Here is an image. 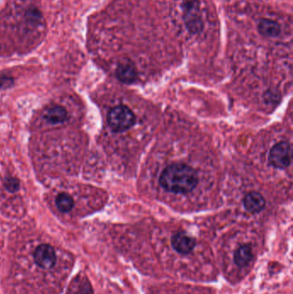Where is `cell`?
Here are the masks:
<instances>
[{
	"label": "cell",
	"instance_id": "9c48e42d",
	"mask_svg": "<svg viewBox=\"0 0 293 294\" xmlns=\"http://www.w3.org/2000/svg\"><path fill=\"white\" fill-rule=\"evenodd\" d=\"M258 31L262 36L266 38H277L281 34L280 25L271 19H260L258 22Z\"/></svg>",
	"mask_w": 293,
	"mask_h": 294
},
{
	"label": "cell",
	"instance_id": "8992f818",
	"mask_svg": "<svg viewBox=\"0 0 293 294\" xmlns=\"http://www.w3.org/2000/svg\"><path fill=\"white\" fill-rule=\"evenodd\" d=\"M34 259L36 264L43 268H50L55 264L56 256L52 246L42 244L37 247L34 252Z\"/></svg>",
	"mask_w": 293,
	"mask_h": 294
},
{
	"label": "cell",
	"instance_id": "6da1fadb",
	"mask_svg": "<svg viewBox=\"0 0 293 294\" xmlns=\"http://www.w3.org/2000/svg\"><path fill=\"white\" fill-rule=\"evenodd\" d=\"M159 182L170 193L188 194L197 186L198 176L191 166L185 164H173L164 170Z\"/></svg>",
	"mask_w": 293,
	"mask_h": 294
},
{
	"label": "cell",
	"instance_id": "30bf717a",
	"mask_svg": "<svg viewBox=\"0 0 293 294\" xmlns=\"http://www.w3.org/2000/svg\"><path fill=\"white\" fill-rule=\"evenodd\" d=\"M116 76L120 81L124 84H132L137 78V72L134 66L126 62L120 64L116 70Z\"/></svg>",
	"mask_w": 293,
	"mask_h": 294
},
{
	"label": "cell",
	"instance_id": "52a82bcc",
	"mask_svg": "<svg viewBox=\"0 0 293 294\" xmlns=\"http://www.w3.org/2000/svg\"><path fill=\"white\" fill-rule=\"evenodd\" d=\"M244 206L248 212L258 214L265 208L266 200L262 194L252 191L247 194L244 198Z\"/></svg>",
	"mask_w": 293,
	"mask_h": 294
},
{
	"label": "cell",
	"instance_id": "ba28073f",
	"mask_svg": "<svg viewBox=\"0 0 293 294\" xmlns=\"http://www.w3.org/2000/svg\"><path fill=\"white\" fill-rule=\"evenodd\" d=\"M253 250L250 244H242L236 248L233 254V260L238 268H246L253 260Z\"/></svg>",
	"mask_w": 293,
	"mask_h": 294
},
{
	"label": "cell",
	"instance_id": "277c9868",
	"mask_svg": "<svg viewBox=\"0 0 293 294\" xmlns=\"http://www.w3.org/2000/svg\"><path fill=\"white\" fill-rule=\"evenodd\" d=\"M269 164L276 168L289 167L292 162V147L286 141H282L274 144L270 150L268 156Z\"/></svg>",
	"mask_w": 293,
	"mask_h": 294
},
{
	"label": "cell",
	"instance_id": "5bb4252c",
	"mask_svg": "<svg viewBox=\"0 0 293 294\" xmlns=\"http://www.w3.org/2000/svg\"><path fill=\"white\" fill-rule=\"evenodd\" d=\"M80 291L82 294H93L92 286L88 282H84L82 283L81 288H80Z\"/></svg>",
	"mask_w": 293,
	"mask_h": 294
},
{
	"label": "cell",
	"instance_id": "8fae6325",
	"mask_svg": "<svg viewBox=\"0 0 293 294\" xmlns=\"http://www.w3.org/2000/svg\"><path fill=\"white\" fill-rule=\"evenodd\" d=\"M46 119L52 123H62L68 118V112L64 108L55 106L45 112Z\"/></svg>",
	"mask_w": 293,
	"mask_h": 294
},
{
	"label": "cell",
	"instance_id": "7c38bea8",
	"mask_svg": "<svg viewBox=\"0 0 293 294\" xmlns=\"http://www.w3.org/2000/svg\"><path fill=\"white\" fill-rule=\"evenodd\" d=\"M74 205V200L68 194H60L56 198V206L58 210L63 212H68L72 210Z\"/></svg>",
	"mask_w": 293,
	"mask_h": 294
},
{
	"label": "cell",
	"instance_id": "7a4b0ae2",
	"mask_svg": "<svg viewBox=\"0 0 293 294\" xmlns=\"http://www.w3.org/2000/svg\"><path fill=\"white\" fill-rule=\"evenodd\" d=\"M136 122L134 112L125 105L113 108L108 114V123L114 132H125Z\"/></svg>",
	"mask_w": 293,
	"mask_h": 294
},
{
	"label": "cell",
	"instance_id": "9a60e30c",
	"mask_svg": "<svg viewBox=\"0 0 293 294\" xmlns=\"http://www.w3.org/2000/svg\"><path fill=\"white\" fill-rule=\"evenodd\" d=\"M12 84V80L10 78H0V87L1 88H7Z\"/></svg>",
	"mask_w": 293,
	"mask_h": 294
},
{
	"label": "cell",
	"instance_id": "5b68a950",
	"mask_svg": "<svg viewBox=\"0 0 293 294\" xmlns=\"http://www.w3.org/2000/svg\"><path fill=\"white\" fill-rule=\"evenodd\" d=\"M171 246L179 254H188L194 250L196 239L185 232H178L171 238Z\"/></svg>",
	"mask_w": 293,
	"mask_h": 294
},
{
	"label": "cell",
	"instance_id": "4fadbf2b",
	"mask_svg": "<svg viewBox=\"0 0 293 294\" xmlns=\"http://www.w3.org/2000/svg\"><path fill=\"white\" fill-rule=\"evenodd\" d=\"M4 185H6V190L10 192H16V191H18L19 188V182L15 178H9V179H7L6 182H4Z\"/></svg>",
	"mask_w": 293,
	"mask_h": 294
},
{
	"label": "cell",
	"instance_id": "3957f363",
	"mask_svg": "<svg viewBox=\"0 0 293 294\" xmlns=\"http://www.w3.org/2000/svg\"><path fill=\"white\" fill-rule=\"evenodd\" d=\"M182 8L184 22L188 30L192 34L202 33L204 27V22L198 0H185Z\"/></svg>",
	"mask_w": 293,
	"mask_h": 294
}]
</instances>
